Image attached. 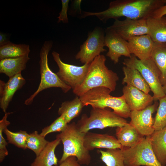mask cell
Returning <instances> with one entry per match:
<instances>
[{"label": "cell", "instance_id": "cell-1", "mask_svg": "<svg viewBox=\"0 0 166 166\" xmlns=\"http://www.w3.org/2000/svg\"><path fill=\"white\" fill-rule=\"evenodd\" d=\"M166 4V0H116L110 2L109 7L99 12L83 11L82 18L94 16L103 22L125 17L132 19L147 20L153 13Z\"/></svg>", "mask_w": 166, "mask_h": 166}, {"label": "cell", "instance_id": "cell-2", "mask_svg": "<svg viewBox=\"0 0 166 166\" xmlns=\"http://www.w3.org/2000/svg\"><path fill=\"white\" fill-rule=\"evenodd\" d=\"M106 60L103 55L94 59L90 64L83 82L73 90L74 94L79 97L91 89L100 87L108 88L112 92L115 90L119 77L106 66Z\"/></svg>", "mask_w": 166, "mask_h": 166}, {"label": "cell", "instance_id": "cell-3", "mask_svg": "<svg viewBox=\"0 0 166 166\" xmlns=\"http://www.w3.org/2000/svg\"><path fill=\"white\" fill-rule=\"evenodd\" d=\"M85 133L80 132L76 123L73 122L68 124L65 128L56 136L63 144L62 156L58 161L60 164L69 157H76L81 165H89L91 162L89 151L84 144Z\"/></svg>", "mask_w": 166, "mask_h": 166}, {"label": "cell", "instance_id": "cell-4", "mask_svg": "<svg viewBox=\"0 0 166 166\" xmlns=\"http://www.w3.org/2000/svg\"><path fill=\"white\" fill-rule=\"evenodd\" d=\"M112 91L102 87H96L86 92L79 97L85 106L92 108H110L117 115L124 118L130 117L131 110L123 95L115 97L110 94Z\"/></svg>", "mask_w": 166, "mask_h": 166}, {"label": "cell", "instance_id": "cell-5", "mask_svg": "<svg viewBox=\"0 0 166 166\" xmlns=\"http://www.w3.org/2000/svg\"><path fill=\"white\" fill-rule=\"evenodd\" d=\"M128 123L126 120L107 108H92L89 116L83 114L76 123L79 130L86 133L94 129L121 127Z\"/></svg>", "mask_w": 166, "mask_h": 166}, {"label": "cell", "instance_id": "cell-6", "mask_svg": "<svg viewBox=\"0 0 166 166\" xmlns=\"http://www.w3.org/2000/svg\"><path fill=\"white\" fill-rule=\"evenodd\" d=\"M53 44L51 41H45L41 48L39 61L40 82L36 91L25 100L24 104L26 105L31 104L37 95L45 89L52 87L59 88L64 93H66L71 89L62 81L56 73L53 72L49 67L48 55L52 47Z\"/></svg>", "mask_w": 166, "mask_h": 166}, {"label": "cell", "instance_id": "cell-7", "mask_svg": "<svg viewBox=\"0 0 166 166\" xmlns=\"http://www.w3.org/2000/svg\"><path fill=\"white\" fill-rule=\"evenodd\" d=\"M123 64L126 67L137 70L140 73L153 93L154 101H158L166 95L160 81V71L150 57L141 60L132 54L130 57L124 60Z\"/></svg>", "mask_w": 166, "mask_h": 166}, {"label": "cell", "instance_id": "cell-8", "mask_svg": "<svg viewBox=\"0 0 166 166\" xmlns=\"http://www.w3.org/2000/svg\"><path fill=\"white\" fill-rule=\"evenodd\" d=\"M121 149L126 166H162L152 148L150 136L143 137L133 147H123Z\"/></svg>", "mask_w": 166, "mask_h": 166}, {"label": "cell", "instance_id": "cell-9", "mask_svg": "<svg viewBox=\"0 0 166 166\" xmlns=\"http://www.w3.org/2000/svg\"><path fill=\"white\" fill-rule=\"evenodd\" d=\"M105 31L97 27L89 33L86 41L80 46L75 58L84 64H90L101 52L106 51L104 48Z\"/></svg>", "mask_w": 166, "mask_h": 166}, {"label": "cell", "instance_id": "cell-10", "mask_svg": "<svg viewBox=\"0 0 166 166\" xmlns=\"http://www.w3.org/2000/svg\"><path fill=\"white\" fill-rule=\"evenodd\" d=\"M52 55L59 68L56 73L59 78L73 90L80 85L85 79L90 63L81 66L68 64L61 60L56 52L53 51Z\"/></svg>", "mask_w": 166, "mask_h": 166}, {"label": "cell", "instance_id": "cell-11", "mask_svg": "<svg viewBox=\"0 0 166 166\" xmlns=\"http://www.w3.org/2000/svg\"><path fill=\"white\" fill-rule=\"evenodd\" d=\"M107 28L127 41L136 36L148 34L147 20L128 18L122 20L116 19Z\"/></svg>", "mask_w": 166, "mask_h": 166}, {"label": "cell", "instance_id": "cell-12", "mask_svg": "<svg viewBox=\"0 0 166 166\" xmlns=\"http://www.w3.org/2000/svg\"><path fill=\"white\" fill-rule=\"evenodd\" d=\"M159 105L157 101L145 109L131 111L130 123L143 137L151 136L154 132L153 127L154 119L152 115L156 110Z\"/></svg>", "mask_w": 166, "mask_h": 166}, {"label": "cell", "instance_id": "cell-13", "mask_svg": "<svg viewBox=\"0 0 166 166\" xmlns=\"http://www.w3.org/2000/svg\"><path fill=\"white\" fill-rule=\"evenodd\" d=\"M105 33V46L109 48L106 56L114 63H118L119 58L121 56L128 58L131 57L132 54L128 47L127 41L107 28Z\"/></svg>", "mask_w": 166, "mask_h": 166}, {"label": "cell", "instance_id": "cell-14", "mask_svg": "<svg viewBox=\"0 0 166 166\" xmlns=\"http://www.w3.org/2000/svg\"><path fill=\"white\" fill-rule=\"evenodd\" d=\"M123 95L131 111L144 109L152 104L153 96L131 85H126L122 89Z\"/></svg>", "mask_w": 166, "mask_h": 166}, {"label": "cell", "instance_id": "cell-15", "mask_svg": "<svg viewBox=\"0 0 166 166\" xmlns=\"http://www.w3.org/2000/svg\"><path fill=\"white\" fill-rule=\"evenodd\" d=\"M26 83L21 73L9 78L6 83L0 81V107L4 113L6 111L14 94Z\"/></svg>", "mask_w": 166, "mask_h": 166}, {"label": "cell", "instance_id": "cell-16", "mask_svg": "<svg viewBox=\"0 0 166 166\" xmlns=\"http://www.w3.org/2000/svg\"><path fill=\"white\" fill-rule=\"evenodd\" d=\"M84 144L89 151L96 148L121 149L123 147L113 136L89 132L85 133Z\"/></svg>", "mask_w": 166, "mask_h": 166}, {"label": "cell", "instance_id": "cell-17", "mask_svg": "<svg viewBox=\"0 0 166 166\" xmlns=\"http://www.w3.org/2000/svg\"><path fill=\"white\" fill-rule=\"evenodd\" d=\"M127 44L131 54L144 60L150 57L154 42L148 34L132 38L127 41Z\"/></svg>", "mask_w": 166, "mask_h": 166}, {"label": "cell", "instance_id": "cell-18", "mask_svg": "<svg viewBox=\"0 0 166 166\" xmlns=\"http://www.w3.org/2000/svg\"><path fill=\"white\" fill-rule=\"evenodd\" d=\"M116 135L122 147L128 148L135 145L143 137L130 122L121 127H117Z\"/></svg>", "mask_w": 166, "mask_h": 166}, {"label": "cell", "instance_id": "cell-19", "mask_svg": "<svg viewBox=\"0 0 166 166\" xmlns=\"http://www.w3.org/2000/svg\"><path fill=\"white\" fill-rule=\"evenodd\" d=\"M61 141L59 138L49 142L30 166H57L58 162L55 153V150Z\"/></svg>", "mask_w": 166, "mask_h": 166}, {"label": "cell", "instance_id": "cell-20", "mask_svg": "<svg viewBox=\"0 0 166 166\" xmlns=\"http://www.w3.org/2000/svg\"><path fill=\"white\" fill-rule=\"evenodd\" d=\"M30 59L29 56L0 60V73L5 74L9 78L21 73L25 69Z\"/></svg>", "mask_w": 166, "mask_h": 166}, {"label": "cell", "instance_id": "cell-21", "mask_svg": "<svg viewBox=\"0 0 166 166\" xmlns=\"http://www.w3.org/2000/svg\"><path fill=\"white\" fill-rule=\"evenodd\" d=\"M150 136L154 153L161 165L165 166L166 163V126L155 131Z\"/></svg>", "mask_w": 166, "mask_h": 166}, {"label": "cell", "instance_id": "cell-22", "mask_svg": "<svg viewBox=\"0 0 166 166\" xmlns=\"http://www.w3.org/2000/svg\"><path fill=\"white\" fill-rule=\"evenodd\" d=\"M148 34L154 42H166V17L147 19Z\"/></svg>", "mask_w": 166, "mask_h": 166}, {"label": "cell", "instance_id": "cell-23", "mask_svg": "<svg viewBox=\"0 0 166 166\" xmlns=\"http://www.w3.org/2000/svg\"><path fill=\"white\" fill-rule=\"evenodd\" d=\"M150 57L160 71V81L163 86L166 83V42H154Z\"/></svg>", "mask_w": 166, "mask_h": 166}, {"label": "cell", "instance_id": "cell-24", "mask_svg": "<svg viewBox=\"0 0 166 166\" xmlns=\"http://www.w3.org/2000/svg\"><path fill=\"white\" fill-rule=\"evenodd\" d=\"M124 77L122 84L131 85L148 94L150 88L140 73L137 69L126 66L122 67Z\"/></svg>", "mask_w": 166, "mask_h": 166}, {"label": "cell", "instance_id": "cell-25", "mask_svg": "<svg viewBox=\"0 0 166 166\" xmlns=\"http://www.w3.org/2000/svg\"><path fill=\"white\" fill-rule=\"evenodd\" d=\"M85 106L79 97H77L71 101L62 102L58 109V113L60 115H64L68 124L80 115Z\"/></svg>", "mask_w": 166, "mask_h": 166}, {"label": "cell", "instance_id": "cell-26", "mask_svg": "<svg viewBox=\"0 0 166 166\" xmlns=\"http://www.w3.org/2000/svg\"><path fill=\"white\" fill-rule=\"evenodd\" d=\"M30 51L29 45L17 44L10 42L0 46V60L29 56Z\"/></svg>", "mask_w": 166, "mask_h": 166}, {"label": "cell", "instance_id": "cell-27", "mask_svg": "<svg viewBox=\"0 0 166 166\" xmlns=\"http://www.w3.org/2000/svg\"><path fill=\"white\" fill-rule=\"evenodd\" d=\"M100 159L107 166H125L122 150L120 148L98 150Z\"/></svg>", "mask_w": 166, "mask_h": 166}, {"label": "cell", "instance_id": "cell-28", "mask_svg": "<svg viewBox=\"0 0 166 166\" xmlns=\"http://www.w3.org/2000/svg\"><path fill=\"white\" fill-rule=\"evenodd\" d=\"M45 137L36 131L29 134L26 140L27 148L32 150L38 156L49 143Z\"/></svg>", "mask_w": 166, "mask_h": 166}, {"label": "cell", "instance_id": "cell-29", "mask_svg": "<svg viewBox=\"0 0 166 166\" xmlns=\"http://www.w3.org/2000/svg\"><path fill=\"white\" fill-rule=\"evenodd\" d=\"M3 132L6 136L8 143L13 144L18 148L24 149L27 148L26 140L29 134L26 131L20 130L14 132L6 128Z\"/></svg>", "mask_w": 166, "mask_h": 166}, {"label": "cell", "instance_id": "cell-30", "mask_svg": "<svg viewBox=\"0 0 166 166\" xmlns=\"http://www.w3.org/2000/svg\"><path fill=\"white\" fill-rule=\"evenodd\" d=\"M157 112L153 127L155 130L161 129L166 126V95L159 100Z\"/></svg>", "mask_w": 166, "mask_h": 166}, {"label": "cell", "instance_id": "cell-31", "mask_svg": "<svg viewBox=\"0 0 166 166\" xmlns=\"http://www.w3.org/2000/svg\"><path fill=\"white\" fill-rule=\"evenodd\" d=\"M12 112H6L2 119L0 121V162H2L5 157L8 155V151L6 148L8 143L3 136L4 129L10 124L7 120L8 116Z\"/></svg>", "mask_w": 166, "mask_h": 166}, {"label": "cell", "instance_id": "cell-32", "mask_svg": "<svg viewBox=\"0 0 166 166\" xmlns=\"http://www.w3.org/2000/svg\"><path fill=\"white\" fill-rule=\"evenodd\" d=\"M68 124L64 115H61L50 125L44 128L40 134L45 137L48 134L55 132L62 131Z\"/></svg>", "mask_w": 166, "mask_h": 166}, {"label": "cell", "instance_id": "cell-33", "mask_svg": "<svg viewBox=\"0 0 166 166\" xmlns=\"http://www.w3.org/2000/svg\"><path fill=\"white\" fill-rule=\"evenodd\" d=\"M69 0H61L62 8L58 17V22H61L64 23H68L67 12L69 7Z\"/></svg>", "mask_w": 166, "mask_h": 166}, {"label": "cell", "instance_id": "cell-34", "mask_svg": "<svg viewBox=\"0 0 166 166\" xmlns=\"http://www.w3.org/2000/svg\"><path fill=\"white\" fill-rule=\"evenodd\" d=\"M78 162L76 158L74 156H70L59 164V166H81Z\"/></svg>", "mask_w": 166, "mask_h": 166}, {"label": "cell", "instance_id": "cell-35", "mask_svg": "<svg viewBox=\"0 0 166 166\" xmlns=\"http://www.w3.org/2000/svg\"><path fill=\"white\" fill-rule=\"evenodd\" d=\"M166 15V4L156 10L153 13L152 17L159 18Z\"/></svg>", "mask_w": 166, "mask_h": 166}, {"label": "cell", "instance_id": "cell-36", "mask_svg": "<svg viewBox=\"0 0 166 166\" xmlns=\"http://www.w3.org/2000/svg\"><path fill=\"white\" fill-rule=\"evenodd\" d=\"M10 42L9 40L8 36L6 34L0 32V46L5 45Z\"/></svg>", "mask_w": 166, "mask_h": 166}, {"label": "cell", "instance_id": "cell-37", "mask_svg": "<svg viewBox=\"0 0 166 166\" xmlns=\"http://www.w3.org/2000/svg\"><path fill=\"white\" fill-rule=\"evenodd\" d=\"M163 87L164 93L166 95V83L163 86Z\"/></svg>", "mask_w": 166, "mask_h": 166}, {"label": "cell", "instance_id": "cell-38", "mask_svg": "<svg viewBox=\"0 0 166 166\" xmlns=\"http://www.w3.org/2000/svg\"><path fill=\"white\" fill-rule=\"evenodd\" d=\"M125 166H126V165H125Z\"/></svg>", "mask_w": 166, "mask_h": 166}, {"label": "cell", "instance_id": "cell-39", "mask_svg": "<svg viewBox=\"0 0 166 166\" xmlns=\"http://www.w3.org/2000/svg\"></svg>", "mask_w": 166, "mask_h": 166}]
</instances>
